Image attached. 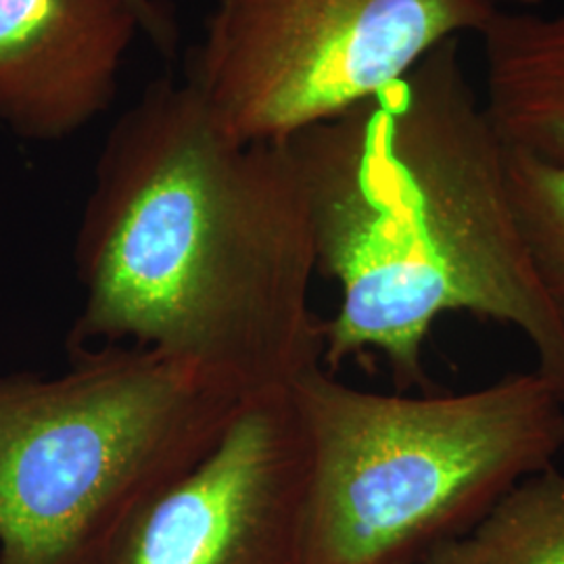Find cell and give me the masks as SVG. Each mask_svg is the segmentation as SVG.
<instances>
[{"label": "cell", "mask_w": 564, "mask_h": 564, "mask_svg": "<svg viewBox=\"0 0 564 564\" xmlns=\"http://www.w3.org/2000/svg\"><path fill=\"white\" fill-rule=\"evenodd\" d=\"M141 21L142 36L162 55H172L178 44V23L158 0H128Z\"/></svg>", "instance_id": "11"}, {"label": "cell", "mask_w": 564, "mask_h": 564, "mask_svg": "<svg viewBox=\"0 0 564 564\" xmlns=\"http://www.w3.org/2000/svg\"><path fill=\"white\" fill-rule=\"evenodd\" d=\"M440 44L405 78L286 139L302 178L316 270L341 289L324 323L328 372L381 354L424 381L423 345L447 312L517 328L564 395V326L527 253L506 147L463 59Z\"/></svg>", "instance_id": "2"}, {"label": "cell", "mask_w": 564, "mask_h": 564, "mask_svg": "<svg viewBox=\"0 0 564 564\" xmlns=\"http://www.w3.org/2000/svg\"><path fill=\"white\" fill-rule=\"evenodd\" d=\"M479 36L484 109L500 141L564 163V13L498 9Z\"/></svg>", "instance_id": "8"}, {"label": "cell", "mask_w": 564, "mask_h": 564, "mask_svg": "<svg viewBox=\"0 0 564 564\" xmlns=\"http://www.w3.org/2000/svg\"><path fill=\"white\" fill-rule=\"evenodd\" d=\"M491 0H216L188 82L245 142H282L405 78L440 44L481 34Z\"/></svg>", "instance_id": "5"}, {"label": "cell", "mask_w": 564, "mask_h": 564, "mask_svg": "<svg viewBox=\"0 0 564 564\" xmlns=\"http://www.w3.org/2000/svg\"><path fill=\"white\" fill-rule=\"evenodd\" d=\"M506 176L527 253L564 326V163L506 147Z\"/></svg>", "instance_id": "10"}, {"label": "cell", "mask_w": 564, "mask_h": 564, "mask_svg": "<svg viewBox=\"0 0 564 564\" xmlns=\"http://www.w3.org/2000/svg\"><path fill=\"white\" fill-rule=\"evenodd\" d=\"M74 258L84 305L69 351L155 347L247 393L323 366L293 155L232 137L188 82H151L111 126Z\"/></svg>", "instance_id": "1"}, {"label": "cell", "mask_w": 564, "mask_h": 564, "mask_svg": "<svg viewBox=\"0 0 564 564\" xmlns=\"http://www.w3.org/2000/svg\"><path fill=\"white\" fill-rule=\"evenodd\" d=\"M498 9H508V7H512V11L514 9H531V7H538V4H542L544 0H491Z\"/></svg>", "instance_id": "12"}, {"label": "cell", "mask_w": 564, "mask_h": 564, "mask_svg": "<svg viewBox=\"0 0 564 564\" xmlns=\"http://www.w3.org/2000/svg\"><path fill=\"white\" fill-rule=\"evenodd\" d=\"M249 393L142 345L0 377V564H99L142 506L216 445Z\"/></svg>", "instance_id": "4"}, {"label": "cell", "mask_w": 564, "mask_h": 564, "mask_svg": "<svg viewBox=\"0 0 564 564\" xmlns=\"http://www.w3.org/2000/svg\"><path fill=\"white\" fill-rule=\"evenodd\" d=\"M423 564H564V470L527 477Z\"/></svg>", "instance_id": "9"}, {"label": "cell", "mask_w": 564, "mask_h": 564, "mask_svg": "<svg viewBox=\"0 0 564 564\" xmlns=\"http://www.w3.org/2000/svg\"><path fill=\"white\" fill-rule=\"evenodd\" d=\"M310 444L303 564H423L564 449L544 375L387 395L316 366L293 383Z\"/></svg>", "instance_id": "3"}, {"label": "cell", "mask_w": 564, "mask_h": 564, "mask_svg": "<svg viewBox=\"0 0 564 564\" xmlns=\"http://www.w3.org/2000/svg\"><path fill=\"white\" fill-rule=\"evenodd\" d=\"M141 34L128 0H0V121L28 141L78 134L116 101Z\"/></svg>", "instance_id": "7"}, {"label": "cell", "mask_w": 564, "mask_h": 564, "mask_svg": "<svg viewBox=\"0 0 564 564\" xmlns=\"http://www.w3.org/2000/svg\"><path fill=\"white\" fill-rule=\"evenodd\" d=\"M310 444L291 387L249 393L99 564H303Z\"/></svg>", "instance_id": "6"}]
</instances>
